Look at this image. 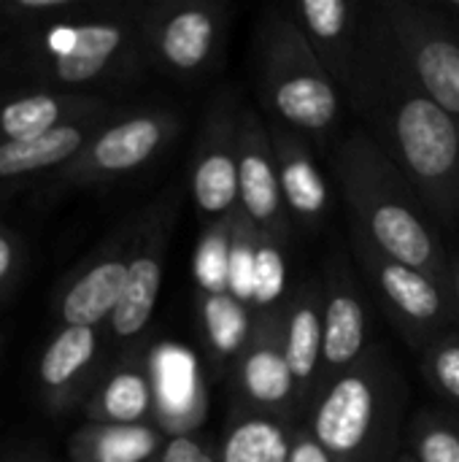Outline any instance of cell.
<instances>
[{"mask_svg": "<svg viewBox=\"0 0 459 462\" xmlns=\"http://www.w3.org/2000/svg\"><path fill=\"white\" fill-rule=\"evenodd\" d=\"M168 436L154 425H100L87 422L68 439L73 462H151Z\"/></svg>", "mask_w": 459, "mask_h": 462, "instance_id": "24", "label": "cell"}, {"mask_svg": "<svg viewBox=\"0 0 459 462\" xmlns=\"http://www.w3.org/2000/svg\"><path fill=\"white\" fill-rule=\"evenodd\" d=\"M103 328H60L46 344L35 382L49 414H68L84 406L103 374Z\"/></svg>", "mask_w": 459, "mask_h": 462, "instance_id": "15", "label": "cell"}, {"mask_svg": "<svg viewBox=\"0 0 459 462\" xmlns=\"http://www.w3.org/2000/svg\"><path fill=\"white\" fill-rule=\"evenodd\" d=\"M151 462H219L216 449L197 433L192 436H173L165 441L162 452Z\"/></svg>", "mask_w": 459, "mask_h": 462, "instance_id": "33", "label": "cell"}, {"mask_svg": "<svg viewBox=\"0 0 459 462\" xmlns=\"http://www.w3.org/2000/svg\"><path fill=\"white\" fill-rule=\"evenodd\" d=\"M179 208H181V192L176 187H168L157 200H151L143 208V227L130 260L124 295L106 325L108 338L116 346V355L141 349V338L149 330L162 290L165 257H168L173 227L179 222Z\"/></svg>", "mask_w": 459, "mask_h": 462, "instance_id": "10", "label": "cell"}, {"mask_svg": "<svg viewBox=\"0 0 459 462\" xmlns=\"http://www.w3.org/2000/svg\"><path fill=\"white\" fill-rule=\"evenodd\" d=\"M254 49L260 95L273 122L300 135H330L341 116V87L284 8L265 14Z\"/></svg>", "mask_w": 459, "mask_h": 462, "instance_id": "5", "label": "cell"}, {"mask_svg": "<svg viewBox=\"0 0 459 462\" xmlns=\"http://www.w3.org/2000/svg\"><path fill=\"white\" fill-rule=\"evenodd\" d=\"M81 409L87 414V422L100 425L154 422V390L143 346L116 355L114 363L103 368Z\"/></svg>", "mask_w": 459, "mask_h": 462, "instance_id": "23", "label": "cell"}, {"mask_svg": "<svg viewBox=\"0 0 459 462\" xmlns=\"http://www.w3.org/2000/svg\"><path fill=\"white\" fill-rule=\"evenodd\" d=\"M349 244L371 290L411 349L422 355L430 341L454 330L459 309L446 284L381 254L357 233H352Z\"/></svg>", "mask_w": 459, "mask_h": 462, "instance_id": "7", "label": "cell"}, {"mask_svg": "<svg viewBox=\"0 0 459 462\" xmlns=\"http://www.w3.org/2000/svg\"><path fill=\"white\" fill-rule=\"evenodd\" d=\"M179 130L181 116L170 108H122L89 138L81 154L51 179V187H95L127 179L151 165Z\"/></svg>", "mask_w": 459, "mask_h": 462, "instance_id": "9", "label": "cell"}, {"mask_svg": "<svg viewBox=\"0 0 459 462\" xmlns=\"http://www.w3.org/2000/svg\"><path fill=\"white\" fill-rule=\"evenodd\" d=\"M295 27L308 41L311 51L333 81L346 92L354 76L365 3L352 0H298L287 8Z\"/></svg>", "mask_w": 459, "mask_h": 462, "instance_id": "18", "label": "cell"}, {"mask_svg": "<svg viewBox=\"0 0 459 462\" xmlns=\"http://www.w3.org/2000/svg\"><path fill=\"white\" fill-rule=\"evenodd\" d=\"M446 16H452V19H457L459 22V0H441V3H436Z\"/></svg>", "mask_w": 459, "mask_h": 462, "instance_id": "37", "label": "cell"}, {"mask_svg": "<svg viewBox=\"0 0 459 462\" xmlns=\"http://www.w3.org/2000/svg\"><path fill=\"white\" fill-rule=\"evenodd\" d=\"M197 319L211 365L216 371H230L246 346L254 314L230 292H197Z\"/></svg>", "mask_w": 459, "mask_h": 462, "instance_id": "25", "label": "cell"}, {"mask_svg": "<svg viewBox=\"0 0 459 462\" xmlns=\"http://www.w3.org/2000/svg\"><path fill=\"white\" fill-rule=\"evenodd\" d=\"M292 430L276 417L238 411L216 449L219 462H289Z\"/></svg>", "mask_w": 459, "mask_h": 462, "instance_id": "26", "label": "cell"}, {"mask_svg": "<svg viewBox=\"0 0 459 462\" xmlns=\"http://www.w3.org/2000/svg\"><path fill=\"white\" fill-rule=\"evenodd\" d=\"M235 217V214H233ZM233 217L222 222L203 225V236L195 249V284L197 292H227V265H230V238Z\"/></svg>", "mask_w": 459, "mask_h": 462, "instance_id": "30", "label": "cell"}, {"mask_svg": "<svg viewBox=\"0 0 459 462\" xmlns=\"http://www.w3.org/2000/svg\"><path fill=\"white\" fill-rule=\"evenodd\" d=\"M422 376L436 395L459 409V330H449L425 346Z\"/></svg>", "mask_w": 459, "mask_h": 462, "instance_id": "31", "label": "cell"}, {"mask_svg": "<svg viewBox=\"0 0 459 462\" xmlns=\"http://www.w3.org/2000/svg\"><path fill=\"white\" fill-rule=\"evenodd\" d=\"M146 65L176 81L208 76L227 43L230 16L219 0H162L138 5Z\"/></svg>", "mask_w": 459, "mask_h": 462, "instance_id": "6", "label": "cell"}, {"mask_svg": "<svg viewBox=\"0 0 459 462\" xmlns=\"http://www.w3.org/2000/svg\"><path fill=\"white\" fill-rule=\"evenodd\" d=\"M103 3L92 0H5L0 3V30L19 35L60 22H73L95 14Z\"/></svg>", "mask_w": 459, "mask_h": 462, "instance_id": "28", "label": "cell"}, {"mask_svg": "<svg viewBox=\"0 0 459 462\" xmlns=\"http://www.w3.org/2000/svg\"><path fill=\"white\" fill-rule=\"evenodd\" d=\"M349 106L436 225H459V127L419 87L376 5L365 3Z\"/></svg>", "mask_w": 459, "mask_h": 462, "instance_id": "1", "label": "cell"}, {"mask_svg": "<svg viewBox=\"0 0 459 462\" xmlns=\"http://www.w3.org/2000/svg\"><path fill=\"white\" fill-rule=\"evenodd\" d=\"M241 114L233 92L211 100L189 162V195L203 225L230 219L238 211V133Z\"/></svg>", "mask_w": 459, "mask_h": 462, "instance_id": "11", "label": "cell"}, {"mask_svg": "<svg viewBox=\"0 0 459 462\" xmlns=\"http://www.w3.org/2000/svg\"><path fill=\"white\" fill-rule=\"evenodd\" d=\"M0 349H3V336H0Z\"/></svg>", "mask_w": 459, "mask_h": 462, "instance_id": "39", "label": "cell"}, {"mask_svg": "<svg viewBox=\"0 0 459 462\" xmlns=\"http://www.w3.org/2000/svg\"><path fill=\"white\" fill-rule=\"evenodd\" d=\"M409 452L417 462H459V414H417L409 428Z\"/></svg>", "mask_w": 459, "mask_h": 462, "instance_id": "29", "label": "cell"}, {"mask_svg": "<svg viewBox=\"0 0 459 462\" xmlns=\"http://www.w3.org/2000/svg\"><path fill=\"white\" fill-rule=\"evenodd\" d=\"M116 111L122 108L103 95L65 92L49 87L11 92L0 97V143L38 138L76 122L111 116Z\"/></svg>", "mask_w": 459, "mask_h": 462, "instance_id": "19", "label": "cell"}, {"mask_svg": "<svg viewBox=\"0 0 459 462\" xmlns=\"http://www.w3.org/2000/svg\"><path fill=\"white\" fill-rule=\"evenodd\" d=\"M325 349H322V390L354 368L368 346V309L357 279L341 257H333L325 271Z\"/></svg>", "mask_w": 459, "mask_h": 462, "instance_id": "17", "label": "cell"}, {"mask_svg": "<svg viewBox=\"0 0 459 462\" xmlns=\"http://www.w3.org/2000/svg\"><path fill=\"white\" fill-rule=\"evenodd\" d=\"M119 114V111H116ZM114 116V114H111ZM87 119L38 138L0 143V198L32 184L35 179H54L68 162H73L89 138L111 119Z\"/></svg>", "mask_w": 459, "mask_h": 462, "instance_id": "22", "label": "cell"}, {"mask_svg": "<svg viewBox=\"0 0 459 462\" xmlns=\"http://www.w3.org/2000/svg\"><path fill=\"white\" fill-rule=\"evenodd\" d=\"M322 349H325V287L303 282L292 287L284 303V355L298 387L300 411L308 417L322 393Z\"/></svg>", "mask_w": 459, "mask_h": 462, "instance_id": "20", "label": "cell"}, {"mask_svg": "<svg viewBox=\"0 0 459 462\" xmlns=\"http://www.w3.org/2000/svg\"><path fill=\"white\" fill-rule=\"evenodd\" d=\"M233 393L243 411L289 422L300 414V398L284 355V306L254 314L252 333L230 368Z\"/></svg>", "mask_w": 459, "mask_h": 462, "instance_id": "12", "label": "cell"}, {"mask_svg": "<svg viewBox=\"0 0 459 462\" xmlns=\"http://www.w3.org/2000/svg\"><path fill=\"white\" fill-rule=\"evenodd\" d=\"M271 141L276 154L279 184L284 195L287 214L300 230H319L330 211V187L319 171L306 135L271 122Z\"/></svg>", "mask_w": 459, "mask_h": 462, "instance_id": "21", "label": "cell"}, {"mask_svg": "<svg viewBox=\"0 0 459 462\" xmlns=\"http://www.w3.org/2000/svg\"><path fill=\"white\" fill-rule=\"evenodd\" d=\"M395 462H417V460H414V455H411V452H403V455H398V460Z\"/></svg>", "mask_w": 459, "mask_h": 462, "instance_id": "38", "label": "cell"}, {"mask_svg": "<svg viewBox=\"0 0 459 462\" xmlns=\"http://www.w3.org/2000/svg\"><path fill=\"white\" fill-rule=\"evenodd\" d=\"M143 227V208L133 214L127 222H122L106 244L68 279V284L60 290L57 298V317L62 328L78 325V328H106L111 314L116 311L127 273L130 260L138 244Z\"/></svg>", "mask_w": 459, "mask_h": 462, "instance_id": "13", "label": "cell"}, {"mask_svg": "<svg viewBox=\"0 0 459 462\" xmlns=\"http://www.w3.org/2000/svg\"><path fill=\"white\" fill-rule=\"evenodd\" d=\"M238 211L246 222L281 244L289 241L292 219L284 206L271 127L254 108H243L238 133Z\"/></svg>", "mask_w": 459, "mask_h": 462, "instance_id": "14", "label": "cell"}, {"mask_svg": "<svg viewBox=\"0 0 459 462\" xmlns=\"http://www.w3.org/2000/svg\"><path fill=\"white\" fill-rule=\"evenodd\" d=\"M0 462H51L43 452H19V455H8L5 460H0Z\"/></svg>", "mask_w": 459, "mask_h": 462, "instance_id": "36", "label": "cell"}, {"mask_svg": "<svg viewBox=\"0 0 459 462\" xmlns=\"http://www.w3.org/2000/svg\"><path fill=\"white\" fill-rule=\"evenodd\" d=\"M330 168L349 206L352 233L363 236L381 254L449 287L452 254L441 241L436 219L365 130L352 133L335 146Z\"/></svg>", "mask_w": 459, "mask_h": 462, "instance_id": "2", "label": "cell"}, {"mask_svg": "<svg viewBox=\"0 0 459 462\" xmlns=\"http://www.w3.org/2000/svg\"><path fill=\"white\" fill-rule=\"evenodd\" d=\"M425 95L459 127V22L436 3H373Z\"/></svg>", "mask_w": 459, "mask_h": 462, "instance_id": "8", "label": "cell"}, {"mask_svg": "<svg viewBox=\"0 0 459 462\" xmlns=\"http://www.w3.org/2000/svg\"><path fill=\"white\" fill-rule=\"evenodd\" d=\"M24 268V244L22 236L5 225H0V306L14 292L19 273Z\"/></svg>", "mask_w": 459, "mask_h": 462, "instance_id": "32", "label": "cell"}, {"mask_svg": "<svg viewBox=\"0 0 459 462\" xmlns=\"http://www.w3.org/2000/svg\"><path fill=\"white\" fill-rule=\"evenodd\" d=\"M3 65L49 89L97 95V87H127L149 68L138 5H100L84 19L11 35Z\"/></svg>", "mask_w": 459, "mask_h": 462, "instance_id": "3", "label": "cell"}, {"mask_svg": "<svg viewBox=\"0 0 459 462\" xmlns=\"http://www.w3.org/2000/svg\"><path fill=\"white\" fill-rule=\"evenodd\" d=\"M281 241L257 233L254 241V268H252V295L249 309L252 314H262L271 309H279L292 295L289 290V271H287V254Z\"/></svg>", "mask_w": 459, "mask_h": 462, "instance_id": "27", "label": "cell"}, {"mask_svg": "<svg viewBox=\"0 0 459 462\" xmlns=\"http://www.w3.org/2000/svg\"><path fill=\"white\" fill-rule=\"evenodd\" d=\"M154 390V425L168 436H192L208 414V390L197 357L181 344H157L146 352Z\"/></svg>", "mask_w": 459, "mask_h": 462, "instance_id": "16", "label": "cell"}, {"mask_svg": "<svg viewBox=\"0 0 459 462\" xmlns=\"http://www.w3.org/2000/svg\"><path fill=\"white\" fill-rule=\"evenodd\" d=\"M406 382L384 346L333 379L308 411V430L333 462H395Z\"/></svg>", "mask_w": 459, "mask_h": 462, "instance_id": "4", "label": "cell"}, {"mask_svg": "<svg viewBox=\"0 0 459 462\" xmlns=\"http://www.w3.org/2000/svg\"><path fill=\"white\" fill-rule=\"evenodd\" d=\"M289 462H333L325 452V447L314 439L308 425L292 430V447H289Z\"/></svg>", "mask_w": 459, "mask_h": 462, "instance_id": "34", "label": "cell"}, {"mask_svg": "<svg viewBox=\"0 0 459 462\" xmlns=\"http://www.w3.org/2000/svg\"><path fill=\"white\" fill-rule=\"evenodd\" d=\"M449 290H452L454 303H457L459 309V254L449 257Z\"/></svg>", "mask_w": 459, "mask_h": 462, "instance_id": "35", "label": "cell"}]
</instances>
